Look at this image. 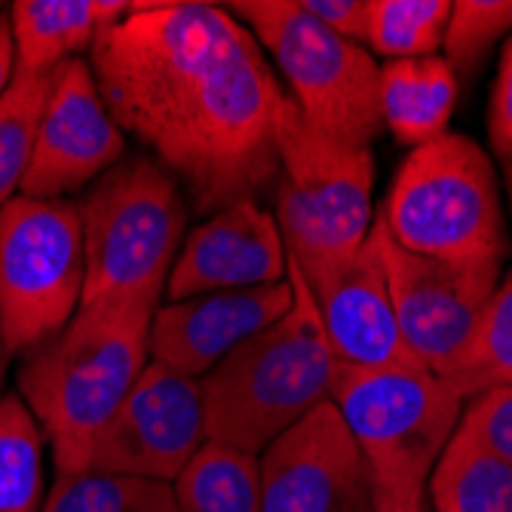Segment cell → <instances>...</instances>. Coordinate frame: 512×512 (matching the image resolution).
<instances>
[{
    "label": "cell",
    "instance_id": "6da1fadb",
    "mask_svg": "<svg viewBox=\"0 0 512 512\" xmlns=\"http://www.w3.org/2000/svg\"><path fill=\"white\" fill-rule=\"evenodd\" d=\"M89 71L117 126L184 184L200 215L279 181L276 120L289 92L227 7L132 4L92 43Z\"/></svg>",
    "mask_w": 512,
    "mask_h": 512
},
{
    "label": "cell",
    "instance_id": "7a4b0ae2",
    "mask_svg": "<svg viewBox=\"0 0 512 512\" xmlns=\"http://www.w3.org/2000/svg\"><path fill=\"white\" fill-rule=\"evenodd\" d=\"M154 301L80 304L65 329L22 359L19 399L50 442L56 476L86 473L117 408L151 362Z\"/></svg>",
    "mask_w": 512,
    "mask_h": 512
},
{
    "label": "cell",
    "instance_id": "3957f363",
    "mask_svg": "<svg viewBox=\"0 0 512 512\" xmlns=\"http://www.w3.org/2000/svg\"><path fill=\"white\" fill-rule=\"evenodd\" d=\"M289 279L292 307L200 378L209 442L258 457L332 396L335 353L292 261Z\"/></svg>",
    "mask_w": 512,
    "mask_h": 512
},
{
    "label": "cell",
    "instance_id": "277c9868",
    "mask_svg": "<svg viewBox=\"0 0 512 512\" xmlns=\"http://www.w3.org/2000/svg\"><path fill=\"white\" fill-rule=\"evenodd\" d=\"M329 402L365 460L371 500L427 494V482L467 408L448 381L417 362L387 368L335 362Z\"/></svg>",
    "mask_w": 512,
    "mask_h": 512
},
{
    "label": "cell",
    "instance_id": "5b68a950",
    "mask_svg": "<svg viewBox=\"0 0 512 512\" xmlns=\"http://www.w3.org/2000/svg\"><path fill=\"white\" fill-rule=\"evenodd\" d=\"M77 212L86 255L83 304H160L188 221L178 181L151 157H129L89 184Z\"/></svg>",
    "mask_w": 512,
    "mask_h": 512
},
{
    "label": "cell",
    "instance_id": "8992f818",
    "mask_svg": "<svg viewBox=\"0 0 512 512\" xmlns=\"http://www.w3.org/2000/svg\"><path fill=\"white\" fill-rule=\"evenodd\" d=\"M378 218L402 249L427 258L500 267L506 255L500 181L491 157L467 135L445 132L414 148Z\"/></svg>",
    "mask_w": 512,
    "mask_h": 512
},
{
    "label": "cell",
    "instance_id": "52a82bcc",
    "mask_svg": "<svg viewBox=\"0 0 512 512\" xmlns=\"http://www.w3.org/2000/svg\"><path fill=\"white\" fill-rule=\"evenodd\" d=\"M276 224L286 255L298 267H316L356 255L375 212V154L310 126L286 96L276 120Z\"/></svg>",
    "mask_w": 512,
    "mask_h": 512
},
{
    "label": "cell",
    "instance_id": "ba28073f",
    "mask_svg": "<svg viewBox=\"0 0 512 512\" xmlns=\"http://www.w3.org/2000/svg\"><path fill=\"white\" fill-rule=\"evenodd\" d=\"M224 7L273 56L310 126L359 148L384 135L381 65L365 46L322 28L298 0H237Z\"/></svg>",
    "mask_w": 512,
    "mask_h": 512
},
{
    "label": "cell",
    "instance_id": "9c48e42d",
    "mask_svg": "<svg viewBox=\"0 0 512 512\" xmlns=\"http://www.w3.org/2000/svg\"><path fill=\"white\" fill-rule=\"evenodd\" d=\"M83 283L77 203L16 194L0 206V338L10 356L53 341L80 310Z\"/></svg>",
    "mask_w": 512,
    "mask_h": 512
},
{
    "label": "cell",
    "instance_id": "30bf717a",
    "mask_svg": "<svg viewBox=\"0 0 512 512\" xmlns=\"http://www.w3.org/2000/svg\"><path fill=\"white\" fill-rule=\"evenodd\" d=\"M368 237L381 255L408 353L448 381L476 338L482 310L500 283V267L451 264L408 252L387 234L378 215Z\"/></svg>",
    "mask_w": 512,
    "mask_h": 512
},
{
    "label": "cell",
    "instance_id": "8fae6325",
    "mask_svg": "<svg viewBox=\"0 0 512 512\" xmlns=\"http://www.w3.org/2000/svg\"><path fill=\"white\" fill-rule=\"evenodd\" d=\"M126 154V135L111 117L89 62L71 59L53 71L28 172L22 178V197L65 200L86 191Z\"/></svg>",
    "mask_w": 512,
    "mask_h": 512
},
{
    "label": "cell",
    "instance_id": "7c38bea8",
    "mask_svg": "<svg viewBox=\"0 0 512 512\" xmlns=\"http://www.w3.org/2000/svg\"><path fill=\"white\" fill-rule=\"evenodd\" d=\"M206 442L200 381L148 362L92 451L89 470L172 485Z\"/></svg>",
    "mask_w": 512,
    "mask_h": 512
},
{
    "label": "cell",
    "instance_id": "4fadbf2b",
    "mask_svg": "<svg viewBox=\"0 0 512 512\" xmlns=\"http://www.w3.org/2000/svg\"><path fill=\"white\" fill-rule=\"evenodd\" d=\"M261 512H368L365 460L332 402L258 454Z\"/></svg>",
    "mask_w": 512,
    "mask_h": 512
},
{
    "label": "cell",
    "instance_id": "5bb4252c",
    "mask_svg": "<svg viewBox=\"0 0 512 512\" xmlns=\"http://www.w3.org/2000/svg\"><path fill=\"white\" fill-rule=\"evenodd\" d=\"M298 273L313 295L335 362L356 368H387L414 362L402 341L387 273L371 237L356 255L344 261L298 267Z\"/></svg>",
    "mask_w": 512,
    "mask_h": 512
},
{
    "label": "cell",
    "instance_id": "9a60e30c",
    "mask_svg": "<svg viewBox=\"0 0 512 512\" xmlns=\"http://www.w3.org/2000/svg\"><path fill=\"white\" fill-rule=\"evenodd\" d=\"M289 255L276 218L258 200L212 212L184 237L172 264L166 295L184 301L212 292H243L283 283Z\"/></svg>",
    "mask_w": 512,
    "mask_h": 512
},
{
    "label": "cell",
    "instance_id": "2e32d148",
    "mask_svg": "<svg viewBox=\"0 0 512 512\" xmlns=\"http://www.w3.org/2000/svg\"><path fill=\"white\" fill-rule=\"evenodd\" d=\"M292 301L295 289L289 276L261 289L169 301L151 319V362L200 381L224 356L273 325Z\"/></svg>",
    "mask_w": 512,
    "mask_h": 512
},
{
    "label": "cell",
    "instance_id": "e0dca14e",
    "mask_svg": "<svg viewBox=\"0 0 512 512\" xmlns=\"http://www.w3.org/2000/svg\"><path fill=\"white\" fill-rule=\"evenodd\" d=\"M129 7L126 0H16L10 7L16 74L43 77L80 59Z\"/></svg>",
    "mask_w": 512,
    "mask_h": 512
},
{
    "label": "cell",
    "instance_id": "ac0fdd59",
    "mask_svg": "<svg viewBox=\"0 0 512 512\" xmlns=\"http://www.w3.org/2000/svg\"><path fill=\"white\" fill-rule=\"evenodd\" d=\"M457 105V74L442 56L399 59L381 65L384 129L411 151L448 132Z\"/></svg>",
    "mask_w": 512,
    "mask_h": 512
},
{
    "label": "cell",
    "instance_id": "d6986e66",
    "mask_svg": "<svg viewBox=\"0 0 512 512\" xmlns=\"http://www.w3.org/2000/svg\"><path fill=\"white\" fill-rule=\"evenodd\" d=\"M430 512H512V463L457 424L427 482Z\"/></svg>",
    "mask_w": 512,
    "mask_h": 512
},
{
    "label": "cell",
    "instance_id": "ffe728a7",
    "mask_svg": "<svg viewBox=\"0 0 512 512\" xmlns=\"http://www.w3.org/2000/svg\"><path fill=\"white\" fill-rule=\"evenodd\" d=\"M178 512H261L258 457L206 442L172 482Z\"/></svg>",
    "mask_w": 512,
    "mask_h": 512
},
{
    "label": "cell",
    "instance_id": "44dd1931",
    "mask_svg": "<svg viewBox=\"0 0 512 512\" xmlns=\"http://www.w3.org/2000/svg\"><path fill=\"white\" fill-rule=\"evenodd\" d=\"M43 433L28 405L0 396V512H40L43 491Z\"/></svg>",
    "mask_w": 512,
    "mask_h": 512
},
{
    "label": "cell",
    "instance_id": "7402d4cb",
    "mask_svg": "<svg viewBox=\"0 0 512 512\" xmlns=\"http://www.w3.org/2000/svg\"><path fill=\"white\" fill-rule=\"evenodd\" d=\"M40 512H178L169 482L86 470L56 476Z\"/></svg>",
    "mask_w": 512,
    "mask_h": 512
},
{
    "label": "cell",
    "instance_id": "603a6c76",
    "mask_svg": "<svg viewBox=\"0 0 512 512\" xmlns=\"http://www.w3.org/2000/svg\"><path fill=\"white\" fill-rule=\"evenodd\" d=\"M451 16V0H368L371 53L387 62L436 56Z\"/></svg>",
    "mask_w": 512,
    "mask_h": 512
},
{
    "label": "cell",
    "instance_id": "cb8c5ba5",
    "mask_svg": "<svg viewBox=\"0 0 512 512\" xmlns=\"http://www.w3.org/2000/svg\"><path fill=\"white\" fill-rule=\"evenodd\" d=\"M448 384L463 402L497 387H512V270L485 304L476 338Z\"/></svg>",
    "mask_w": 512,
    "mask_h": 512
},
{
    "label": "cell",
    "instance_id": "d4e9b609",
    "mask_svg": "<svg viewBox=\"0 0 512 512\" xmlns=\"http://www.w3.org/2000/svg\"><path fill=\"white\" fill-rule=\"evenodd\" d=\"M50 86L53 74H16L7 96L0 99V206L10 203L16 188H22Z\"/></svg>",
    "mask_w": 512,
    "mask_h": 512
},
{
    "label": "cell",
    "instance_id": "484cf974",
    "mask_svg": "<svg viewBox=\"0 0 512 512\" xmlns=\"http://www.w3.org/2000/svg\"><path fill=\"white\" fill-rule=\"evenodd\" d=\"M512 31V0H457L442 37V59L454 74H473L491 46Z\"/></svg>",
    "mask_w": 512,
    "mask_h": 512
},
{
    "label": "cell",
    "instance_id": "4316f807",
    "mask_svg": "<svg viewBox=\"0 0 512 512\" xmlns=\"http://www.w3.org/2000/svg\"><path fill=\"white\" fill-rule=\"evenodd\" d=\"M460 427L482 448L512 463V387H497L470 399L463 408Z\"/></svg>",
    "mask_w": 512,
    "mask_h": 512
},
{
    "label": "cell",
    "instance_id": "83f0119b",
    "mask_svg": "<svg viewBox=\"0 0 512 512\" xmlns=\"http://www.w3.org/2000/svg\"><path fill=\"white\" fill-rule=\"evenodd\" d=\"M491 148L500 160L512 157V34L503 46L494 92H491V114H488Z\"/></svg>",
    "mask_w": 512,
    "mask_h": 512
},
{
    "label": "cell",
    "instance_id": "f1b7e54d",
    "mask_svg": "<svg viewBox=\"0 0 512 512\" xmlns=\"http://www.w3.org/2000/svg\"><path fill=\"white\" fill-rule=\"evenodd\" d=\"M298 4L332 34L365 46L368 37V0H298Z\"/></svg>",
    "mask_w": 512,
    "mask_h": 512
},
{
    "label": "cell",
    "instance_id": "f546056e",
    "mask_svg": "<svg viewBox=\"0 0 512 512\" xmlns=\"http://www.w3.org/2000/svg\"><path fill=\"white\" fill-rule=\"evenodd\" d=\"M13 77H16V46H13L10 13H0V99L13 86Z\"/></svg>",
    "mask_w": 512,
    "mask_h": 512
},
{
    "label": "cell",
    "instance_id": "4dcf8cb0",
    "mask_svg": "<svg viewBox=\"0 0 512 512\" xmlns=\"http://www.w3.org/2000/svg\"><path fill=\"white\" fill-rule=\"evenodd\" d=\"M368 512H430L427 494H417L408 500H371Z\"/></svg>",
    "mask_w": 512,
    "mask_h": 512
},
{
    "label": "cell",
    "instance_id": "1f68e13d",
    "mask_svg": "<svg viewBox=\"0 0 512 512\" xmlns=\"http://www.w3.org/2000/svg\"><path fill=\"white\" fill-rule=\"evenodd\" d=\"M7 368H10V350L4 338H0V390H4V381H7Z\"/></svg>",
    "mask_w": 512,
    "mask_h": 512
},
{
    "label": "cell",
    "instance_id": "d6a6232c",
    "mask_svg": "<svg viewBox=\"0 0 512 512\" xmlns=\"http://www.w3.org/2000/svg\"><path fill=\"white\" fill-rule=\"evenodd\" d=\"M503 175H506V191H509V206H512V157L503 160Z\"/></svg>",
    "mask_w": 512,
    "mask_h": 512
}]
</instances>
